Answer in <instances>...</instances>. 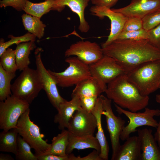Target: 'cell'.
I'll list each match as a JSON object with an SVG mask.
<instances>
[{"label": "cell", "instance_id": "cell-38", "mask_svg": "<svg viewBox=\"0 0 160 160\" xmlns=\"http://www.w3.org/2000/svg\"><path fill=\"white\" fill-rule=\"evenodd\" d=\"M100 153L95 149L87 156L83 157L76 156L71 153L68 154L69 160H102L100 156Z\"/></svg>", "mask_w": 160, "mask_h": 160}, {"label": "cell", "instance_id": "cell-20", "mask_svg": "<svg viewBox=\"0 0 160 160\" xmlns=\"http://www.w3.org/2000/svg\"><path fill=\"white\" fill-rule=\"evenodd\" d=\"M103 111L102 103L99 96L91 113L95 116L97 121V132L95 137L101 148L100 156L102 160H108V159L109 148L102 125L101 116Z\"/></svg>", "mask_w": 160, "mask_h": 160}, {"label": "cell", "instance_id": "cell-17", "mask_svg": "<svg viewBox=\"0 0 160 160\" xmlns=\"http://www.w3.org/2000/svg\"><path fill=\"white\" fill-rule=\"evenodd\" d=\"M71 98L70 101L66 100L60 103L57 110L58 113L54 116V122L58 124V128L61 130L68 128L70 120L75 112L82 108L79 97Z\"/></svg>", "mask_w": 160, "mask_h": 160}, {"label": "cell", "instance_id": "cell-40", "mask_svg": "<svg viewBox=\"0 0 160 160\" xmlns=\"http://www.w3.org/2000/svg\"><path fill=\"white\" fill-rule=\"evenodd\" d=\"M38 160H69L68 154L64 156L46 154L37 156Z\"/></svg>", "mask_w": 160, "mask_h": 160}, {"label": "cell", "instance_id": "cell-39", "mask_svg": "<svg viewBox=\"0 0 160 160\" xmlns=\"http://www.w3.org/2000/svg\"><path fill=\"white\" fill-rule=\"evenodd\" d=\"M94 5L100 7H105L109 8L114 6L118 0H91Z\"/></svg>", "mask_w": 160, "mask_h": 160}, {"label": "cell", "instance_id": "cell-25", "mask_svg": "<svg viewBox=\"0 0 160 160\" xmlns=\"http://www.w3.org/2000/svg\"><path fill=\"white\" fill-rule=\"evenodd\" d=\"M69 134L68 129L62 130L60 133L53 138L49 149L41 155L48 154L61 156L67 155L66 151L68 143Z\"/></svg>", "mask_w": 160, "mask_h": 160}, {"label": "cell", "instance_id": "cell-32", "mask_svg": "<svg viewBox=\"0 0 160 160\" xmlns=\"http://www.w3.org/2000/svg\"><path fill=\"white\" fill-rule=\"evenodd\" d=\"M143 28L147 31L160 24V9L151 13L142 19Z\"/></svg>", "mask_w": 160, "mask_h": 160}, {"label": "cell", "instance_id": "cell-34", "mask_svg": "<svg viewBox=\"0 0 160 160\" xmlns=\"http://www.w3.org/2000/svg\"><path fill=\"white\" fill-rule=\"evenodd\" d=\"M143 28L142 19L136 17H129L124 24L122 31L128 32Z\"/></svg>", "mask_w": 160, "mask_h": 160}, {"label": "cell", "instance_id": "cell-35", "mask_svg": "<svg viewBox=\"0 0 160 160\" xmlns=\"http://www.w3.org/2000/svg\"><path fill=\"white\" fill-rule=\"evenodd\" d=\"M147 40L154 47L160 49V24L148 31Z\"/></svg>", "mask_w": 160, "mask_h": 160}, {"label": "cell", "instance_id": "cell-27", "mask_svg": "<svg viewBox=\"0 0 160 160\" xmlns=\"http://www.w3.org/2000/svg\"><path fill=\"white\" fill-rule=\"evenodd\" d=\"M18 133L16 128L8 131L3 130L0 133V151L16 153Z\"/></svg>", "mask_w": 160, "mask_h": 160}, {"label": "cell", "instance_id": "cell-7", "mask_svg": "<svg viewBox=\"0 0 160 160\" xmlns=\"http://www.w3.org/2000/svg\"><path fill=\"white\" fill-rule=\"evenodd\" d=\"M116 110L120 114H123L129 119V124L123 129L120 137L122 141L126 140L132 133L137 131L136 128L143 126H148L156 128L158 123L153 117L160 116V110L145 108L143 112H134L127 111L114 104Z\"/></svg>", "mask_w": 160, "mask_h": 160}, {"label": "cell", "instance_id": "cell-33", "mask_svg": "<svg viewBox=\"0 0 160 160\" xmlns=\"http://www.w3.org/2000/svg\"><path fill=\"white\" fill-rule=\"evenodd\" d=\"M148 35V31L143 28L135 31L128 32L122 31L118 35L116 39H147Z\"/></svg>", "mask_w": 160, "mask_h": 160}, {"label": "cell", "instance_id": "cell-11", "mask_svg": "<svg viewBox=\"0 0 160 160\" xmlns=\"http://www.w3.org/2000/svg\"><path fill=\"white\" fill-rule=\"evenodd\" d=\"M41 49L38 48L35 52L36 69L41 76L43 89L53 107L57 110L60 103L66 100L59 94L56 81L45 68L41 58Z\"/></svg>", "mask_w": 160, "mask_h": 160}, {"label": "cell", "instance_id": "cell-24", "mask_svg": "<svg viewBox=\"0 0 160 160\" xmlns=\"http://www.w3.org/2000/svg\"><path fill=\"white\" fill-rule=\"evenodd\" d=\"M56 0H45L39 3H33L26 0L23 9L26 13L40 18L51 10H56Z\"/></svg>", "mask_w": 160, "mask_h": 160}, {"label": "cell", "instance_id": "cell-10", "mask_svg": "<svg viewBox=\"0 0 160 160\" xmlns=\"http://www.w3.org/2000/svg\"><path fill=\"white\" fill-rule=\"evenodd\" d=\"M103 104L102 115L105 116L107 128L109 132L112 148L111 160H114L121 145L120 137L125 126V121L114 113L111 107L112 100L103 95L100 96Z\"/></svg>", "mask_w": 160, "mask_h": 160}, {"label": "cell", "instance_id": "cell-9", "mask_svg": "<svg viewBox=\"0 0 160 160\" xmlns=\"http://www.w3.org/2000/svg\"><path fill=\"white\" fill-rule=\"evenodd\" d=\"M89 66L91 76L97 80L105 92L107 84L118 76L126 74L114 59L104 55L99 60Z\"/></svg>", "mask_w": 160, "mask_h": 160}, {"label": "cell", "instance_id": "cell-4", "mask_svg": "<svg viewBox=\"0 0 160 160\" xmlns=\"http://www.w3.org/2000/svg\"><path fill=\"white\" fill-rule=\"evenodd\" d=\"M43 89L40 73L29 67L22 71L11 86L12 94L30 104Z\"/></svg>", "mask_w": 160, "mask_h": 160}, {"label": "cell", "instance_id": "cell-43", "mask_svg": "<svg viewBox=\"0 0 160 160\" xmlns=\"http://www.w3.org/2000/svg\"><path fill=\"white\" fill-rule=\"evenodd\" d=\"M155 100L157 103L160 104V94H157L156 95Z\"/></svg>", "mask_w": 160, "mask_h": 160}, {"label": "cell", "instance_id": "cell-15", "mask_svg": "<svg viewBox=\"0 0 160 160\" xmlns=\"http://www.w3.org/2000/svg\"><path fill=\"white\" fill-rule=\"evenodd\" d=\"M111 9L128 17H136L142 19L160 9V0H131L130 4L126 7Z\"/></svg>", "mask_w": 160, "mask_h": 160}, {"label": "cell", "instance_id": "cell-19", "mask_svg": "<svg viewBox=\"0 0 160 160\" xmlns=\"http://www.w3.org/2000/svg\"><path fill=\"white\" fill-rule=\"evenodd\" d=\"M141 151L138 136L129 137L121 145L114 160H141Z\"/></svg>", "mask_w": 160, "mask_h": 160}, {"label": "cell", "instance_id": "cell-18", "mask_svg": "<svg viewBox=\"0 0 160 160\" xmlns=\"http://www.w3.org/2000/svg\"><path fill=\"white\" fill-rule=\"evenodd\" d=\"M90 0H56V10L60 12L65 6L68 7L71 10L78 16L80 21L79 30L87 33L90 29L89 25L85 20L84 11Z\"/></svg>", "mask_w": 160, "mask_h": 160}, {"label": "cell", "instance_id": "cell-31", "mask_svg": "<svg viewBox=\"0 0 160 160\" xmlns=\"http://www.w3.org/2000/svg\"><path fill=\"white\" fill-rule=\"evenodd\" d=\"M36 36L28 32L24 35L19 36H15L9 35L8 38L10 39L9 41L5 42L3 39L0 40V56L3 52L11 46L16 44L17 45L24 42L29 41H35Z\"/></svg>", "mask_w": 160, "mask_h": 160}, {"label": "cell", "instance_id": "cell-1", "mask_svg": "<svg viewBox=\"0 0 160 160\" xmlns=\"http://www.w3.org/2000/svg\"><path fill=\"white\" fill-rule=\"evenodd\" d=\"M104 55L114 59L126 73L143 63L160 59V49L147 39H116L102 47Z\"/></svg>", "mask_w": 160, "mask_h": 160}, {"label": "cell", "instance_id": "cell-37", "mask_svg": "<svg viewBox=\"0 0 160 160\" xmlns=\"http://www.w3.org/2000/svg\"><path fill=\"white\" fill-rule=\"evenodd\" d=\"M98 97L91 96L79 98L82 108L87 111L91 113Z\"/></svg>", "mask_w": 160, "mask_h": 160}, {"label": "cell", "instance_id": "cell-3", "mask_svg": "<svg viewBox=\"0 0 160 160\" xmlns=\"http://www.w3.org/2000/svg\"><path fill=\"white\" fill-rule=\"evenodd\" d=\"M126 74L142 95L148 96L160 88V59L141 63Z\"/></svg>", "mask_w": 160, "mask_h": 160}, {"label": "cell", "instance_id": "cell-23", "mask_svg": "<svg viewBox=\"0 0 160 160\" xmlns=\"http://www.w3.org/2000/svg\"><path fill=\"white\" fill-rule=\"evenodd\" d=\"M36 47L33 41L23 42L17 45L15 49L17 70L22 71L30 64L29 56L31 51Z\"/></svg>", "mask_w": 160, "mask_h": 160}, {"label": "cell", "instance_id": "cell-21", "mask_svg": "<svg viewBox=\"0 0 160 160\" xmlns=\"http://www.w3.org/2000/svg\"><path fill=\"white\" fill-rule=\"evenodd\" d=\"M89 148L94 149L100 152V145L94 135L79 136L69 132L68 143L66 151L67 155L71 153L74 149L80 150Z\"/></svg>", "mask_w": 160, "mask_h": 160}, {"label": "cell", "instance_id": "cell-22", "mask_svg": "<svg viewBox=\"0 0 160 160\" xmlns=\"http://www.w3.org/2000/svg\"><path fill=\"white\" fill-rule=\"evenodd\" d=\"M103 92H105L104 90L97 80L91 76L76 85L72 91L71 97L76 96L79 98L91 96L99 97Z\"/></svg>", "mask_w": 160, "mask_h": 160}, {"label": "cell", "instance_id": "cell-8", "mask_svg": "<svg viewBox=\"0 0 160 160\" xmlns=\"http://www.w3.org/2000/svg\"><path fill=\"white\" fill-rule=\"evenodd\" d=\"M30 104L12 95L0 102V128L8 131L16 127L20 116L29 108Z\"/></svg>", "mask_w": 160, "mask_h": 160}, {"label": "cell", "instance_id": "cell-28", "mask_svg": "<svg viewBox=\"0 0 160 160\" xmlns=\"http://www.w3.org/2000/svg\"><path fill=\"white\" fill-rule=\"evenodd\" d=\"M16 73L6 72L0 65V100L4 101L12 95L11 82Z\"/></svg>", "mask_w": 160, "mask_h": 160}, {"label": "cell", "instance_id": "cell-12", "mask_svg": "<svg viewBox=\"0 0 160 160\" xmlns=\"http://www.w3.org/2000/svg\"><path fill=\"white\" fill-rule=\"evenodd\" d=\"M99 45L95 42L79 41L72 44L65 52V56H74L84 63L89 65L95 63L103 56Z\"/></svg>", "mask_w": 160, "mask_h": 160}, {"label": "cell", "instance_id": "cell-5", "mask_svg": "<svg viewBox=\"0 0 160 160\" xmlns=\"http://www.w3.org/2000/svg\"><path fill=\"white\" fill-rule=\"evenodd\" d=\"M30 112L29 108L20 116L16 128L18 134L34 150L37 156L48 150L50 144L44 140V135L41 133L39 127L31 120Z\"/></svg>", "mask_w": 160, "mask_h": 160}, {"label": "cell", "instance_id": "cell-29", "mask_svg": "<svg viewBox=\"0 0 160 160\" xmlns=\"http://www.w3.org/2000/svg\"><path fill=\"white\" fill-rule=\"evenodd\" d=\"M30 145L19 134L17 136L16 153L17 160H38L37 157L31 152Z\"/></svg>", "mask_w": 160, "mask_h": 160}, {"label": "cell", "instance_id": "cell-13", "mask_svg": "<svg viewBox=\"0 0 160 160\" xmlns=\"http://www.w3.org/2000/svg\"><path fill=\"white\" fill-rule=\"evenodd\" d=\"M92 14L100 19L105 17H108L111 22V31L107 40L102 44L104 47L116 40L122 31L124 24L128 18L121 13L112 10L111 9L105 7L94 6L90 9Z\"/></svg>", "mask_w": 160, "mask_h": 160}, {"label": "cell", "instance_id": "cell-26", "mask_svg": "<svg viewBox=\"0 0 160 160\" xmlns=\"http://www.w3.org/2000/svg\"><path fill=\"white\" fill-rule=\"evenodd\" d=\"M21 17L25 30L39 39L43 36L46 25L40 18L26 13L23 14Z\"/></svg>", "mask_w": 160, "mask_h": 160}, {"label": "cell", "instance_id": "cell-42", "mask_svg": "<svg viewBox=\"0 0 160 160\" xmlns=\"http://www.w3.org/2000/svg\"><path fill=\"white\" fill-rule=\"evenodd\" d=\"M14 158L10 155L1 153L0 160H14Z\"/></svg>", "mask_w": 160, "mask_h": 160}, {"label": "cell", "instance_id": "cell-2", "mask_svg": "<svg viewBox=\"0 0 160 160\" xmlns=\"http://www.w3.org/2000/svg\"><path fill=\"white\" fill-rule=\"evenodd\" d=\"M105 92L107 97L122 108L136 112L146 108L148 96L142 95L136 87L128 79L126 74L116 78L107 85Z\"/></svg>", "mask_w": 160, "mask_h": 160}, {"label": "cell", "instance_id": "cell-6", "mask_svg": "<svg viewBox=\"0 0 160 160\" xmlns=\"http://www.w3.org/2000/svg\"><path fill=\"white\" fill-rule=\"evenodd\" d=\"M65 61L69 66L64 71L55 72L48 70L56 82L57 86L62 88L76 85L81 81L91 77L89 65H87L77 57H69Z\"/></svg>", "mask_w": 160, "mask_h": 160}, {"label": "cell", "instance_id": "cell-14", "mask_svg": "<svg viewBox=\"0 0 160 160\" xmlns=\"http://www.w3.org/2000/svg\"><path fill=\"white\" fill-rule=\"evenodd\" d=\"M96 118L82 108L76 110L70 120L68 130L77 136L93 135L97 128Z\"/></svg>", "mask_w": 160, "mask_h": 160}, {"label": "cell", "instance_id": "cell-44", "mask_svg": "<svg viewBox=\"0 0 160 160\" xmlns=\"http://www.w3.org/2000/svg\"></svg>", "mask_w": 160, "mask_h": 160}, {"label": "cell", "instance_id": "cell-36", "mask_svg": "<svg viewBox=\"0 0 160 160\" xmlns=\"http://www.w3.org/2000/svg\"><path fill=\"white\" fill-rule=\"evenodd\" d=\"M26 0H1L0 1L1 8L12 7L17 11H23Z\"/></svg>", "mask_w": 160, "mask_h": 160}, {"label": "cell", "instance_id": "cell-16", "mask_svg": "<svg viewBox=\"0 0 160 160\" xmlns=\"http://www.w3.org/2000/svg\"><path fill=\"white\" fill-rule=\"evenodd\" d=\"M140 142L141 160H160V150L151 129L137 130Z\"/></svg>", "mask_w": 160, "mask_h": 160}, {"label": "cell", "instance_id": "cell-41", "mask_svg": "<svg viewBox=\"0 0 160 160\" xmlns=\"http://www.w3.org/2000/svg\"><path fill=\"white\" fill-rule=\"evenodd\" d=\"M156 128V131L154 134V137L157 142L158 145L160 150V119Z\"/></svg>", "mask_w": 160, "mask_h": 160}, {"label": "cell", "instance_id": "cell-30", "mask_svg": "<svg viewBox=\"0 0 160 160\" xmlns=\"http://www.w3.org/2000/svg\"><path fill=\"white\" fill-rule=\"evenodd\" d=\"M0 57V65L7 72L16 73L17 70L15 50L8 48Z\"/></svg>", "mask_w": 160, "mask_h": 160}]
</instances>
